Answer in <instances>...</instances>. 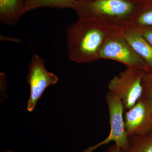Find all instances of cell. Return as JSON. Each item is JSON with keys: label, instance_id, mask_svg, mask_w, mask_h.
Returning a JSON list of instances; mask_svg holds the SVG:
<instances>
[{"label": "cell", "instance_id": "7c38bea8", "mask_svg": "<svg viewBox=\"0 0 152 152\" xmlns=\"http://www.w3.org/2000/svg\"><path fill=\"white\" fill-rule=\"evenodd\" d=\"M129 148L126 152H152V131L129 137Z\"/></svg>", "mask_w": 152, "mask_h": 152}, {"label": "cell", "instance_id": "8992f818", "mask_svg": "<svg viewBox=\"0 0 152 152\" xmlns=\"http://www.w3.org/2000/svg\"><path fill=\"white\" fill-rule=\"evenodd\" d=\"M44 59L37 53H33L28 66L26 80L30 87V96L27 110L31 112L35 108L45 90L56 84L58 78L56 75L48 72L45 65Z\"/></svg>", "mask_w": 152, "mask_h": 152}, {"label": "cell", "instance_id": "e0dca14e", "mask_svg": "<svg viewBox=\"0 0 152 152\" xmlns=\"http://www.w3.org/2000/svg\"><path fill=\"white\" fill-rule=\"evenodd\" d=\"M3 152H14L13 151H11V150H8V151H4Z\"/></svg>", "mask_w": 152, "mask_h": 152}, {"label": "cell", "instance_id": "5b68a950", "mask_svg": "<svg viewBox=\"0 0 152 152\" xmlns=\"http://www.w3.org/2000/svg\"><path fill=\"white\" fill-rule=\"evenodd\" d=\"M110 122V134L102 142L88 148L91 152L98 147L113 141L121 149L126 152L129 148V137L125 128L124 112V107L118 98L108 91L106 95Z\"/></svg>", "mask_w": 152, "mask_h": 152}, {"label": "cell", "instance_id": "5bb4252c", "mask_svg": "<svg viewBox=\"0 0 152 152\" xmlns=\"http://www.w3.org/2000/svg\"><path fill=\"white\" fill-rule=\"evenodd\" d=\"M134 25L140 34L152 46V27L142 26Z\"/></svg>", "mask_w": 152, "mask_h": 152}, {"label": "cell", "instance_id": "52a82bcc", "mask_svg": "<svg viewBox=\"0 0 152 152\" xmlns=\"http://www.w3.org/2000/svg\"><path fill=\"white\" fill-rule=\"evenodd\" d=\"M125 128L129 137L152 131V104L142 96L124 115Z\"/></svg>", "mask_w": 152, "mask_h": 152}, {"label": "cell", "instance_id": "6da1fadb", "mask_svg": "<svg viewBox=\"0 0 152 152\" xmlns=\"http://www.w3.org/2000/svg\"><path fill=\"white\" fill-rule=\"evenodd\" d=\"M108 28L90 19L78 17V20L66 29L69 59L78 64L99 59L100 52Z\"/></svg>", "mask_w": 152, "mask_h": 152}, {"label": "cell", "instance_id": "3957f363", "mask_svg": "<svg viewBox=\"0 0 152 152\" xmlns=\"http://www.w3.org/2000/svg\"><path fill=\"white\" fill-rule=\"evenodd\" d=\"M146 73L140 69L128 67L109 82L108 91L121 101L126 110L132 108L142 97V81Z\"/></svg>", "mask_w": 152, "mask_h": 152}, {"label": "cell", "instance_id": "8fae6325", "mask_svg": "<svg viewBox=\"0 0 152 152\" xmlns=\"http://www.w3.org/2000/svg\"><path fill=\"white\" fill-rule=\"evenodd\" d=\"M77 0H25L26 13L41 8H71L73 10Z\"/></svg>", "mask_w": 152, "mask_h": 152}, {"label": "cell", "instance_id": "7a4b0ae2", "mask_svg": "<svg viewBox=\"0 0 152 152\" xmlns=\"http://www.w3.org/2000/svg\"><path fill=\"white\" fill-rule=\"evenodd\" d=\"M136 4L128 0H77L73 10L78 17L115 28L129 21Z\"/></svg>", "mask_w": 152, "mask_h": 152}, {"label": "cell", "instance_id": "9c48e42d", "mask_svg": "<svg viewBox=\"0 0 152 152\" xmlns=\"http://www.w3.org/2000/svg\"><path fill=\"white\" fill-rule=\"evenodd\" d=\"M26 13L25 0H0V21L4 24H16Z\"/></svg>", "mask_w": 152, "mask_h": 152}, {"label": "cell", "instance_id": "30bf717a", "mask_svg": "<svg viewBox=\"0 0 152 152\" xmlns=\"http://www.w3.org/2000/svg\"><path fill=\"white\" fill-rule=\"evenodd\" d=\"M129 22L137 26L152 27V0L136 4Z\"/></svg>", "mask_w": 152, "mask_h": 152}, {"label": "cell", "instance_id": "2e32d148", "mask_svg": "<svg viewBox=\"0 0 152 152\" xmlns=\"http://www.w3.org/2000/svg\"><path fill=\"white\" fill-rule=\"evenodd\" d=\"M128 1L132 2L134 3V4H137L145 1H146V0H128Z\"/></svg>", "mask_w": 152, "mask_h": 152}, {"label": "cell", "instance_id": "4fadbf2b", "mask_svg": "<svg viewBox=\"0 0 152 152\" xmlns=\"http://www.w3.org/2000/svg\"><path fill=\"white\" fill-rule=\"evenodd\" d=\"M142 96L152 104V73H146L142 81Z\"/></svg>", "mask_w": 152, "mask_h": 152}, {"label": "cell", "instance_id": "277c9868", "mask_svg": "<svg viewBox=\"0 0 152 152\" xmlns=\"http://www.w3.org/2000/svg\"><path fill=\"white\" fill-rule=\"evenodd\" d=\"M116 61L127 67L138 68L148 72L145 62L115 28L108 29L107 37L101 49L99 59Z\"/></svg>", "mask_w": 152, "mask_h": 152}, {"label": "cell", "instance_id": "9a60e30c", "mask_svg": "<svg viewBox=\"0 0 152 152\" xmlns=\"http://www.w3.org/2000/svg\"><path fill=\"white\" fill-rule=\"evenodd\" d=\"M107 152H125L121 149L115 144H114L109 148L107 150Z\"/></svg>", "mask_w": 152, "mask_h": 152}, {"label": "cell", "instance_id": "ac0fdd59", "mask_svg": "<svg viewBox=\"0 0 152 152\" xmlns=\"http://www.w3.org/2000/svg\"><path fill=\"white\" fill-rule=\"evenodd\" d=\"M80 1H86V0H80Z\"/></svg>", "mask_w": 152, "mask_h": 152}, {"label": "cell", "instance_id": "ba28073f", "mask_svg": "<svg viewBox=\"0 0 152 152\" xmlns=\"http://www.w3.org/2000/svg\"><path fill=\"white\" fill-rule=\"evenodd\" d=\"M125 38L139 56L145 63L149 73H152V46L129 22L113 28Z\"/></svg>", "mask_w": 152, "mask_h": 152}]
</instances>
